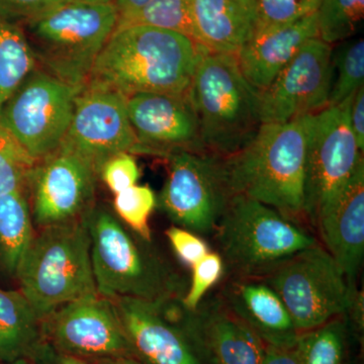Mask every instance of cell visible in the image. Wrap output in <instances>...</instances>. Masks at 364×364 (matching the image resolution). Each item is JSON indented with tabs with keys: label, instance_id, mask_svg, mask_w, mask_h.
<instances>
[{
	"label": "cell",
	"instance_id": "1",
	"mask_svg": "<svg viewBox=\"0 0 364 364\" xmlns=\"http://www.w3.org/2000/svg\"><path fill=\"white\" fill-rule=\"evenodd\" d=\"M203 51L205 48L182 33L129 26L112 33L86 83L127 97L146 92L184 95Z\"/></svg>",
	"mask_w": 364,
	"mask_h": 364
},
{
	"label": "cell",
	"instance_id": "2",
	"mask_svg": "<svg viewBox=\"0 0 364 364\" xmlns=\"http://www.w3.org/2000/svg\"><path fill=\"white\" fill-rule=\"evenodd\" d=\"M314 116L261 124L252 140L225 157L230 188L296 222L304 217L306 147Z\"/></svg>",
	"mask_w": 364,
	"mask_h": 364
},
{
	"label": "cell",
	"instance_id": "3",
	"mask_svg": "<svg viewBox=\"0 0 364 364\" xmlns=\"http://www.w3.org/2000/svg\"><path fill=\"white\" fill-rule=\"evenodd\" d=\"M91 261L98 294L150 301L182 299V279L166 260L104 205L87 215Z\"/></svg>",
	"mask_w": 364,
	"mask_h": 364
},
{
	"label": "cell",
	"instance_id": "4",
	"mask_svg": "<svg viewBox=\"0 0 364 364\" xmlns=\"http://www.w3.org/2000/svg\"><path fill=\"white\" fill-rule=\"evenodd\" d=\"M16 280L41 322L66 304L98 294L87 215L36 230Z\"/></svg>",
	"mask_w": 364,
	"mask_h": 364
},
{
	"label": "cell",
	"instance_id": "5",
	"mask_svg": "<svg viewBox=\"0 0 364 364\" xmlns=\"http://www.w3.org/2000/svg\"><path fill=\"white\" fill-rule=\"evenodd\" d=\"M259 95L242 73L236 55L205 49L188 97L205 152L232 156L252 140L262 124Z\"/></svg>",
	"mask_w": 364,
	"mask_h": 364
},
{
	"label": "cell",
	"instance_id": "6",
	"mask_svg": "<svg viewBox=\"0 0 364 364\" xmlns=\"http://www.w3.org/2000/svg\"><path fill=\"white\" fill-rule=\"evenodd\" d=\"M117 18L114 4L71 0L21 26L38 68L81 90Z\"/></svg>",
	"mask_w": 364,
	"mask_h": 364
},
{
	"label": "cell",
	"instance_id": "7",
	"mask_svg": "<svg viewBox=\"0 0 364 364\" xmlns=\"http://www.w3.org/2000/svg\"><path fill=\"white\" fill-rule=\"evenodd\" d=\"M219 254L234 279H259L318 243L296 222L264 203L236 195L215 228Z\"/></svg>",
	"mask_w": 364,
	"mask_h": 364
},
{
	"label": "cell",
	"instance_id": "8",
	"mask_svg": "<svg viewBox=\"0 0 364 364\" xmlns=\"http://www.w3.org/2000/svg\"><path fill=\"white\" fill-rule=\"evenodd\" d=\"M299 333L346 315L356 289L324 246L301 251L265 275Z\"/></svg>",
	"mask_w": 364,
	"mask_h": 364
},
{
	"label": "cell",
	"instance_id": "9",
	"mask_svg": "<svg viewBox=\"0 0 364 364\" xmlns=\"http://www.w3.org/2000/svg\"><path fill=\"white\" fill-rule=\"evenodd\" d=\"M166 159L168 176L156 207L177 227L196 235L214 233L234 196L225 157L181 151Z\"/></svg>",
	"mask_w": 364,
	"mask_h": 364
},
{
	"label": "cell",
	"instance_id": "10",
	"mask_svg": "<svg viewBox=\"0 0 364 364\" xmlns=\"http://www.w3.org/2000/svg\"><path fill=\"white\" fill-rule=\"evenodd\" d=\"M79 91L37 67L2 105L0 121L39 161L65 139Z\"/></svg>",
	"mask_w": 364,
	"mask_h": 364
},
{
	"label": "cell",
	"instance_id": "11",
	"mask_svg": "<svg viewBox=\"0 0 364 364\" xmlns=\"http://www.w3.org/2000/svg\"><path fill=\"white\" fill-rule=\"evenodd\" d=\"M352 97L314 116L306 147L304 191V213L313 223L363 161V152L349 123Z\"/></svg>",
	"mask_w": 364,
	"mask_h": 364
},
{
	"label": "cell",
	"instance_id": "12",
	"mask_svg": "<svg viewBox=\"0 0 364 364\" xmlns=\"http://www.w3.org/2000/svg\"><path fill=\"white\" fill-rule=\"evenodd\" d=\"M97 170L68 146L36 162L28 182L35 229L83 219L97 205Z\"/></svg>",
	"mask_w": 364,
	"mask_h": 364
},
{
	"label": "cell",
	"instance_id": "13",
	"mask_svg": "<svg viewBox=\"0 0 364 364\" xmlns=\"http://www.w3.org/2000/svg\"><path fill=\"white\" fill-rule=\"evenodd\" d=\"M44 342L88 363L131 358L111 299L91 294L62 306L42 321Z\"/></svg>",
	"mask_w": 364,
	"mask_h": 364
},
{
	"label": "cell",
	"instance_id": "14",
	"mask_svg": "<svg viewBox=\"0 0 364 364\" xmlns=\"http://www.w3.org/2000/svg\"><path fill=\"white\" fill-rule=\"evenodd\" d=\"M128 97L105 86L86 83L76 97L75 109L64 145L97 170L98 176L109 158L136 154L138 143L130 119Z\"/></svg>",
	"mask_w": 364,
	"mask_h": 364
},
{
	"label": "cell",
	"instance_id": "15",
	"mask_svg": "<svg viewBox=\"0 0 364 364\" xmlns=\"http://www.w3.org/2000/svg\"><path fill=\"white\" fill-rule=\"evenodd\" d=\"M331 45L308 41L265 90L260 91L261 123H287L328 107L333 81Z\"/></svg>",
	"mask_w": 364,
	"mask_h": 364
},
{
	"label": "cell",
	"instance_id": "16",
	"mask_svg": "<svg viewBox=\"0 0 364 364\" xmlns=\"http://www.w3.org/2000/svg\"><path fill=\"white\" fill-rule=\"evenodd\" d=\"M203 364H261L267 344L226 305L217 301L188 311L181 299L165 306Z\"/></svg>",
	"mask_w": 364,
	"mask_h": 364
},
{
	"label": "cell",
	"instance_id": "17",
	"mask_svg": "<svg viewBox=\"0 0 364 364\" xmlns=\"http://www.w3.org/2000/svg\"><path fill=\"white\" fill-rule=\"evenodd\" d=\"M136 154L163 158L181 152H205L193 105L184 95L136 93L127 102Z\"/></svg>",
	"mask_w": 364,
	"mask_h": 364
},
{
	"label": "cell",
	"instance_id": "18",
	"mask_svg": "<svg viewBox=\"0 0 364 364\" xmlns=\"http://www.w3.org/2000/svg\"><path fill=\"white\" fill-rule=\"evenodd\" d=\"M131 358L142 364H203L163 301L135 298L111 299Z\"/></svg>",
	"mask_w": 364,
	"mask_h": 364
},
{
	"label": "cell",
	"instance_id": "19",
	"mask_svg": "<svg viewBox=\"0 0 364 364\" xmlns=\"http://www.w3.org/2000/svg\"><path fill=\"white\" fill-rule=\"evenodd\" d=\"M315 224L326 250L342 268L350 286L356 289L364 255V160L343 188L321 210Z\"/></svg>",
	"mask_w": 364,
	"mask_h": 364
},
{
	"label": "cell",
	"instance_id": "20",
	"mask_svg": "<svg viewBox=\"0 0 364 364\" xmlns=\"http://www.w3.org/2000/svg\"><path fill=\"white\" fill-rule=\"evenodd\" d=\"M223 301L267 345L294 347L301 333L277 294L263 279H234Z\"/></svg>",
	"mask_w": 364,
	"mask_h": 364
},
{
	"label": "cell",
	"instance_id": "21",
	"mask_svg": "<svg viewBox=\"0 0 364 364\" xmlns=\"http://www.w3.org/2000/svg\"><path fill=\"white\" fill-rule=\"evenodd\" d=\"M314 38H318L316 13L287 25L256 31L236 58L249 83L262 91Z\"/></svg>",
	"mask_w": 364,
	"mask_h": 364
},
{
	"label": "cell",
	"instance_id": "22",
	"mask_svg": "<svg viewBox=\"0 0 364 364\" xmlns=\"http://www.w3.org/2000/svg\"><path fill=\"white\" fill-rule=\"evenodd\" d=\"M193 40L208 51L236 55L255 35L256 0H188Z\"/></svg>",
	"mask_w": 364,
	"mask_h": 364
},
{
	"label": "cell",
	"instance_id": "23",
	"mask_svg": "<svg viewBox=\"0 0 364 364\" xmlns=\"http://www.w3.org/2000/svg\"><path fill=\"white\" fill-rule=\"evenodd\" d=\"M43 343L42 322L26 296L0 287V364L32 360Z\"/></svg>",
	"mask_w": 364,
	"mask_h": 364
},
{
	"label": "cell",
	"instance_id": "24",
	"mask_svg": "<svg viewBox=\"0 0 364 364\" xmlns=\"http://www.w3.org/2000/svg\"><path fill=\"white\" fill-rule=\"evenodd\" d=\"M35 231L28 193L0 196V279H16Z\"/></svg>",
	"mask_w": 364,
	"mask_h": 364
},
{
	"label": "cell",
	"instance_id": "25",
	"mask_svg": "<svg viewBox=\"0 0 364 364\" xmlns=\"http://www.w3.org/2000/svg\"><path fill=\"white\" fill-rule=\"evenodd\" d=\"M37 67L23 26L0 18V109Z\"/></svg>",
	"mask_w": 364,
	"mask_h": 364
},
{
	"label": "cell",
	"instance_id": "26",
	"mask_svg": "<svg viewBox=\"0 0 364 364\" xmlns=\"http://www.w3.org/2000/svg\"><path fill=\"white\" fill-rule=\"evenodd\" d=\"M136 26L172 31L193 40L188 0H149L138 9L119 14L114 31Z\"/></svg>",
	"mask_w": 364,
	"mask_h": 364
},
{
	"label": "cell",
	"instance_id": "27",
	"mask_svg": "<svg viewBox=\"0 0 364 364\" xmlns=\"http://www.w3.org/2000/svg\"><path fill=\"white\" fill-rule=\"evenodd\" d=\"M346 338L347 323L343 316L301 333L296 346L301 364H343Z\"/></svg>",
	"mask_w": 364,
	"mask_h": 364
},
{
	"label": "cell",
	"instance_id": "28",
	"mask_svg": "<svg viewBox=\"0 0 364 364\" xmlns=\"http://www.w3.org/2000/svg\"><path fill=\"white\" fill-rule=\"evenodd\" d=\"M333 81L328 107L352 97L364 83V41L346 40L332 52Z\"/></svg>",
	"mask_w": 364,
	"mask_h": 364
},
{
	"label": "cell",
	"instance_id": "29",
	"mask_svg": "<svg viewBox=\"0 0 364 364\" xmlns=\"http://www.w3.org/2000/svg\"><path fill=\"white\" fill-rule=\"evenodd\" d=\"M318 38L329 45L351 39L364 18V0H321L317 11Z\"/></svg>",
	"mask_w": 364,
	"mask_h": 364
},
{
	"label": "cell",
	"instance_id": "30",
	"mask_svg": "<svg viewBox=\"0 0 364 364\" xmlns=\"http://www.w3.org/2000/svg\"><path fill=\"white\" fill-rule=\"evenodd\" d=\"M36 161L0 121V196L25 191Z\"/></svg>",
	"mask_w": 364,
	"mask_h": 364
},
{
	"label": "cell",
	"instance_id": "31",
	"mask_svg": "<svg viewBox=\"0 0 364 364\" xmlns=\"http://www.w3.org/2000/svg\"><path fill=\"white\" fill-rule=\"evenodd\" d=\"M114 214L145 241L152 242L149 219L156 208L157 198L147 186H135L114 195Z\"/></svg>",
	"mask_w": 364,
	"mask_h": 364
},
{
	"label": "cell",
	"instance_id": "32",
	"mask_svg": "<svg viewBox=\"0 0 364 364\" xmlns=\"http://www.w3.org/2000/svg\"><path fill=\"white\" fill-rule=\"evenodd\" d=\"M258 30L287 25L315 14L321 0H256Z\"/></svg>",
	"mask_w": 364,
	"mask_h": 364
},
{
	"label": "cell",
	"instance_id": "33",
	"mask_svg": "<svg viewBox=\"0 0 364 364\" xmlns=\"http://www.w3.org/2000/svg\"><path fill=\"white\" fill-rule=\"evenodd\" d=\"M191 269V286L182 296L181 304L186 310L196 311L202 304L205 294L221 279L225 267L219 253L208 251Z\"/></svg>",
	"mask_w": 364,
	"mask_h": 364
},
{
	"label": "cell",
	"instance_id": "34",
	"mask_svg": "<svg viewBox=\"0 0 364 364\" xmlns=\"http://www.w3.org/2000/svg\"><path fill=\"white\" fill-rule=\"evenodd\" d=\"M139 177L140 170L131 153H121L109 158L100 171V178L114 195L135 186Z\"/></svg>",
	"mask_w": 364,
	"mask_h": 364
},
{
	"label": "cell",
	"instance_id": "35",
	"mask_svg": "<svg viewBox=\"0 0 364 364\" xmlns=\"http://www.w3.org/2000/svg\"><path fill=\"white\" fill-rule=\"evenodd\" d=\"M71 0H0V18L25 25Z\"/></svg>",
	"mask_w": 364,
	"mask_h": 364
},
{
	"label": "cell",
	"instance_id": "36",
	"mask_svg": "<svg viewBox=\"0 0 364 364\" xmlns=\"http://www.w3.org/2000/svg\"><path fill=\"white\" fill-rule=\"evenodd\" d=\"M166 236L174 252L189 267H193L208 252L205 241L198 235L183 228H169L166 231Z\"/></svg>",
	"mask_w": 364,
	"mask_h": 364
},
{
	"label": "cell",
	"instance_id": "37",
	"mask_svg": "<svg viewBox=\"0 0 364 364\" xmlns=\"http://www.w3.org/2000/svg\"><path fill=\"white\" fill-rule=\"evenodd\" d=\"M349 123L355 138L359 150H364V86L359 88L350 102L349 107Z\"/></svg>",
	"mask_w": 364,
	"mask_h": 364
},
{
	"label": "cell",
	"instance_id": "38",
	"mask_svg": "<svg viewBox=\"0 0 364 364\" xmlns=\"http://www.w3.org/2000/svg\"><path fill=\"white\" fill-rule=\"evenodd\" d=\"M261 364H301L298 346L275 347L267 345Z\"/></svg>",
	"mask_w": 364,
	"mask_h": 364
},
{
	"label": "cell",
	"instance_id": "39",
	"mask_svg": "<svg viewBox=\"0 0 364 364\" xmlns=\"http://www.w3.org/2000/svg\"><path fill=\"white\" fill-rule=\"evenodd\" d=\"M32 361L36 364H93L83 359L60 353L45 342L41 345Z\"/></svg>",
	"mask_w": 364,
	"mask_h": 364
},
{
	"label": "cell",
	"instance_id": "40",
	"mask_svg": "<svg viewBox=\"0 0 364 364\" xmlns=\"http://www.w3.org/2000/svg\"><path fill=\"white\" fill-rule=\"evenodd\" d=\"M363 291H358V289L354 291L352 294L350 306H349L347 314L350 316L352 323H353L354 328L358 333H363L364 327V317H363Z\"/></svg>",
	"mask_w": 364,
	"mask_h": 364
},
{
	"label": "cell",
	"instance_id": "41",
	"mask_svg": "<svg viewBox=\"0 0 364 364\" xmlns=\"http://www.w3.org/2000/svg\"><path fill=\"white\" fill-rule=\"evenodd\" d=\"M147 1L149 0H114V6H116L119 14H122L138 9Z\"/></svg>",
	"mask_w": 364,
	"mask_h": 364
},
{
	"label": "cell",
	"instance_id": "42",
	"mask_svg": "<svg viewBox=\"0 0 364 364\" xmlns=\"http://www.w3.org/2000/svg\"><path fill=\"white\" fill-rule=\"evenodd\" d=\"M93 364H142L132 358H119L112 359H104V360L95 361L90 363Z\"/></svg>",
	"mask_w": 364,
	"mask_h": 364
},
{
	"label": "cell",
	"instance_id": "43",
	"mask_svg": "<svg viewBox=\"0 0 364 364\" xmlns=\"http://www.w3.org/2000/svg\"><path fill=\"white\" fill-rule=\"evenodd\" d=\"M91 4H114V0H80Z\"/></svg>",
	"mask_w": 364,
	"mask_h": 364
},
{
	"label": "cell",
	"instance_id": "44",
	"mask_svg": "<svg viewBox=\"0 0 364 364\" xmlns=\"http://www.w3.org/2000/svg\"><path fill=\"white\" fill-rule=\"evenodd\" d=\"M1 364H36L32 360H28V359H20V360L14 361V363H1Z\"/></svg>",
	"mask_w": 364,
	"mask_h": 364
}]
</instances>
